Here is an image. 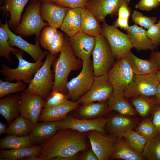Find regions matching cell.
<instances>
[{
  "instance_id": "obj_33",
  "label": "cell",
  "mask_w": 160,
  "mask_h": 160,
  "mask_svg": "<svg viewBox=\"0 0 160 160\" xmlns=\"http://www.w3.org/2000/svg\"><path fill=\"white\" fill-rule=\"evenodd\" d=\"M107 102H95L82 105L78 114L79 116L85 118H93L98 117L108 111Z\"/></svg>"
},
{
  "instance_id": "obj_14",
  "label": "cell",
  "mask_w": 160,
  "mask_h": 160,
  "mask_svg": "<svg viewBox=\"0 0 160 160\" xmlns=\"http://www.w3.org/2000/svg\"><path fill=\"white\" fill-rule=\"evenodd\" d=\"M45 101V100L37 94L23 92L20 94L19 113L36 124L39 121Z\"/></svg>"
},
{
  "instance_id": "obj_18",
  "label": "cell",
  "mask_w": 160,
  "mask_h": 160,
  "mask_svg": "<svg viewBox=\"0 0 160 160\" xmlns=\"http://www.w3.org/2000/svg\"><path fill=\"white\" fill-rule=\"evenodd\" d=\"M69 8L48 2H41L40 12L42 19L49 26L60 28L65 14Z\"/></svg>"
},
{
  "instance_id": "obj_8",
  "label": "cell",
  "mask_w": 160,
  "mask_h": 160,
  "mask_svg": "<svg viewBox=\"0 0 160 160\" xmlns=\"http://www.w3.org/2000/svg\"><path fill=\"white\" fill-rule=\"evenodd\" d=\"M101 27V34L107 40L115 60L117 61L125 57L133 48L127 34L114 25H108L105 21Z\"/></svg>"
},
{
  "instance_id": "obj_4",
  "label": "cell",
  "mask_w": 160,
  "mask_h": 160,
  "mask_svg": "<svg viewBox=\"0 0 160 160\" xmlns=\"http://www.w3.org/2000/svg\"><path fill=\"white\" fill-rule=\"evenodd\" d=\"M17 58L19 64L17 68H11L6 65L2 64L1 73L5 77L6 81L12 82L14 80L17 81H22L28 85L33 78V76L44 64L42 60L45 56L41 57L35 63L29 62L23 58V52L21 50L17 52H12Z\"/></svg>"
},
{
  "instance_id": "obj_34",
  "label": "cell",
  "mask_w": 160,
  "mask_h": 160,
  "mask_svg": "<svg viewBox=\"0 0 160 160\" xmlns=\"http://www.w3.org/2000/svg\"><path fill=\"white\" fill-rule=\"evenodd\" d=\"M33 145L28 135L19 136L8 135L0 140V148L3 149L28 147Z\"/></svg>"
},
{
  "instance_id": "obj_47",
  "label": "cell",
  "mask_w": 160,
  "mask_h": 160,
  "mask_svg": "<svg viewBox=\"0 0 160 160\" xmlns=\"http://www.w3.org/2000/svg\"><path fill=\"white\" fill-rule=\"evenodd\" d=\"M129 3H125L122 5L118 12V17L128 20L130 15L131 10L129 7Z\"/></svg>"
},
{
  "instance_id": "obj_35",
  "label": "cell",
  "mask_w": 160,
  "mask_h": 160,
  "mask_svg": "<svg viewBox=\"0 0 160 160\" xmlns=\"http://www.w3.org/2000/svg\"><path fill=\"white\" fill-rule=\"evenodd\" d=\"M123 137L126 142L134 151L142 154L147 140L136 131L132 129L121 133L120 137Z\"/></svg>"
},
{
  "instance_id": "obj_27",
  "label": "cell",
  "mask_w": 160,
  "mask_h": 160,
  "mask_svg": "<svg viewBox=\"0 0 160 160\" xmlns=\"http://www.w3.org/2000/svg\"><path fill=\"white\" fill-rule=\"evenodd\" d=\"M81 15L79 31L95 37L101 34L102 27L100 22L85 7L81 9Z\"/></svg>"
},
{
  "instance_id": "obj_54",
  "label": "cell",
  "mask_w": 160,
  "mask_h": 160,
  "mask_svg": "<svg viewBox=\"0 0 160 160\" xmlns=\"http://www.w3.org/2000/svg\"><path fill=\"white\" fill-rule=\"evenodd\" d=\"M155 96L158 99L160 103V83L159 84L157 87Z\"/></svg>"
},
{
  "instance_id": "obj_7",
  "label": "cell",
  "mask_w": 160,
  "mask_h": 160,
  "mask_svg": "<svg viewBox=\"0 0 160 160\" xmlns=\"http://www.w3.org/2000/svg\"><path fill=\"white\" fill-rule=\"evenodd\" d=\"M92 55L95 76L107 74L116 63L110 45L102 34L96 37L95 44Z\"/></svg>"
},
{
  "instance_id": "obj_49",
  "label": "cell",
  "mask_w": 160,
  "mask_h": 160,
  "mask_svg": "<svg viewBox=\"0 0 160 160\" xmlns=\"http://www.w3.org/2000/svg\"><path fill=\"white\" fill-rule=\"evenodd\" d=\"M149 60L156 65L158 70L160 71V51H152Z\"/></svg>"
},
{
  "instance_id": "obj_11",
  "label": "cell",
  "mask_w": 160,
  "mask_h": 160,
  "mask_svg": "<svg viewBox=\"0 0 160 160\" xmlns=\"http://www.w3.org/2000/svg\"><path fill=\"white\" fill-rule=\"evenodd\" d=\"M113 86L107 74L95 76L90 89L76 101L83 105L96 101H105L111 96Z\"/></svg>"
},
{
  "instance_id": "obj_1",
  "label": "cell",
  "mask_w": 160,
  "mask_h": 160,
  "mask_svg": "<svg viewBox=\"0 0 160 160\" xmlns=\"http://www.w3.org/2000/svg\"><path fill=\"white\" fill-rule=\"evenodd\" d=\"M87 135V132L71 129L59 130L41 144V152L39 156L42 160L75 159L78 153L89 147L86 138Z\"/></svg>"
},
{
  "instance_id": "obj_55",
  "label": "cell",
  "mask_w": 160,
  "mask_h": 160,
  "mask_svg": "<svg viewBox=\"0 0 160 160\" xmlns=\"http://www.w3.org/2000/svg\"><path fill=\"white\" fill-rule=\"evenodd\" d=\"M31 1H40L41 2H51L52 3H54L55 1H56L57 0H31Z\"/></svg>"
},
{
  "instance_id": "obj_2",
  "label": "cell",
  "mask_w": 160,
  "mask_h": 160,
  "mask_svg": "<svg viewBox=\"0 0 160 160\" xmlns=\"http://www.w3.org/2000/svg\"><path fill=\"white\" fill-rule=\"evenodd\" d=\"M80 60L77 58L70 44L68 39L65 37L59 57L54 63V84L51 92H63L70 73L82 67V61Z\"/></svg>"
},
{
  "instance_id": "obj_5",
  "label": "cell",
  "mask_w": 160,
  "mask_h": 160,
  "mask_svg": "<svg viewBox=\"0 0 160 160\" xmlns=\"http://www.w3.org/2000/svg\"><path fill=\"white\" fill-rule=\"evenodd\" d=\"M41 4L40 1H32L26 9L21 21L14 29L15 34L23 37L35 35L39 38L41 30L49 25L41 16Z\"/></svg>"
},
{
  "instance_id": "obj_58",
  "label": "cell",
  "mask_w": 160,
  "mask_h": 160,
  "mask_svg": "<svg viewBox=\"0 0 160 160\" xmlns=\"http://www.w3.org/2000/svg\"><path fill=\"white\" fill-rule=\"evenodd\" d=\"M157 0L159 2V3L160 4V0Z\"/></svg>"
},
{
  "instance_id": "obj_42",
  "label": "cell",
  "mask_w": 160,
  "mask_h": 160,
  "mask_svg": "<svg viewBox=\"0 0 160 160\" xmlns=\"http://www.w3.org/2000/svg\"><path fill=\"white\" fill-rule=\"evenodd\" d=\"M132 20L136 25L148 29L157 22V18L144 15L140 12L134 10L132 15Z\"/></svg>"
},
{
  "instance_id": "obj_20",
  "label": "cell",
  "mask_w": 160,
  "mask_h": 160,
  "mask_svg": "<svg viewBox=\"0 0 160 160\" xmlns=\"http://www.w3.org/2000/svg\"><path fill=\"white\" fill-rule=\"evenodd\" d=\"M126 31L133 47L137 50L149 49L153 51L156 48L147 36L146 30L136 24L129 26Z\"/></svg>"
},
{
  "instance_id": "obj_39",
  "label": "cell",
  "mask_w": 160,
  "mask_h": 160,
  "mask_svg": "<svg viewBox=\"0 0 160 160\" xmlns=\"http://www.w3.org/2000/svg\"><path fill=\"white\" fill-rule=\"evenodd\" d=\"M136 131L145 137L148 141L159 135L154 126L152 120L147 118L142 121L136 129Z\"/></svg>"
},
{
  "instance_id": "obj_6",
  "label": "cell",
  "mask_w": 160,
  "mask_h": 160,
  "mask_svg": "<svg viewBox=\"0 0 160 160\" xmlns=\"http://www.w3.org/2000/svg\"><path fill=\"white\" fill-rule=\"evenodd\" d=\"M82 68L79 74L67 82L65 86L68 99L73 101H77L90 89L95 77L90 59L82 61Z\"/></svg>"
},
{
  "instance_id": "obj_41",
  "label": "cell",
  "mask_w": 160,
  "mask_h": 160,
  "mask_svg": "<svg viewBox=\"0 0 160 160\" xmlns=\"http://www.w3.org/2000/svg\"><path fill=\"white\" fill-rule=\"evenodd\" d=\"M68 100L67 94L60 92H50L45 100L43 108H48L59 105Z\"/></svg>"
},
{
  "instance_id": "obj_53",
  "label": "cell",
  "mask_w": 160,
  "mask_h": 160,
  "mask_svg": "<svg viewBox=\"0 0 160 160\" xmlns=\"http://www.w3.org/2000/svg\"><path fill=\"white\" fill-rule=\"evenodd\" d=\"M21 160H42L39 156H31L24 157Z\"/></svg>"
},
{
  "instance_id": "obj_50",
  "label": "cell",
  "mask_w": 160,
  "mask_h": 160,
  "mask_svg": "<svg viewBox=\"0 0 160 160\" xmlns=\"http://www.w3.org/2000/svg\"><path fill=\"white\" fill-rule=\"evenodd\" d=\"M128 20L118 17L113 24V25L117 28L119 27L126 31L128 29L129 26L128 24Z\"/></svg>"
},
{
  "instance_id": "obj_22",
  "label": "cell",
  "mask_w": 160,
  "mask_h": 160,
  "mask_svg": "<svg viewBox=\"0 0 160 160\" xmlns=\"http://www.w3.org/2000/svg\"><path fill=\"white\" fill-rule=\"evenodd\" d=\"M136 121L128 116L120 114L108 119L107 128L112 136L120 137V134L132 129L136 125Z\"/></svg>"
},
{
  "instance_id": "obj_31",
  "label": "cell",
  "mask_w": 160,
  "mask_h": 160,
  "mask_svg": "<svg viewBox=\"0 0 160 160\" xmlns=\"http://www.w3.org/2000/svg\"><path fill=\"white\" fill-rule=\"evenodd\" d=\"M124 96H111L108 100V111H115L120 114L135 116V111Z\"/></svg>"
},
{
  "instance_id": "obj_15",
  "label": "cell",
  "mask_w": 160,
  "mask_h": 160,
  "mask_svg": "<svg viewBox=\"0 0 160 160\" xmlns=\"http://www.w3.org/2000/svg\"><path fill=\"white\" fill-rule=\"evenodd\" d=\"M130 0H88L85 7L100 22L105 21L108 15L113 16L118 12L121 6Z\"/></svg>"
},
{
  "instance_id": "obj_37",
  "label": "cell",
  "mask_w": 160,
  "mask_h": 160,
  "mask_svg": "<svg viewBox=\"0 0 160 160\" xmlns=\"http://www.w3.org/2000/svg\"><path fill=\"white\" fill-rule=\"evenodd\" d=\"M8 36L4 24H1L0 26V56L5 58L11 62L10 53L17 52L20 50L11 46L8 42Z\"/></svg>"
},
{
  "instance_id": "obj_43",
  "label": "cell",
  "mask_w": 160,
  "mask_h": 160,
  "mask_svg": "<svg viewBox=\"0 0 160 160\" xmlns=\"http://www.w3.org/2000/svg\"><path fill=\"white\" fill-rule=\"evenodd\" d=\"M64 40L65 37L63 33L57 30L48 52L52 55H56L60 52L63 46Z\"/></svg>"
},
{
  "instance_id": "obj_38",
  "label": "cell",
  "mask_w": 160,
  "mask_h": 160,
  "mask_svg": "<svg viewBox=\"0 0 160 160\" xmlns=\"http://www.w3.org/2000/svg\"><path fill=\"white\" fill-rule=\"evenodd\" d=\"M26 85L22 81L11 83L0 80V98H2L10 94L25 91Z\"/></svg>"
},
{
  "instance_id": "obj_29",
  "label": "cell",
  "mask_w": 160,
  "mask_h": 160,
  "mask_svg": "<svg viewBox=\"0 0 160 160\" xmlns=\"http://www.w3.org/2000/svg\"><path fill=\"white\" fill-rule=\"evenodd\" d=\"M41 150V146H32L10 150H2L0 151V160H21L31 156H39Z\"/></svg>"
},
{
  "instance_id": "obj_52",
  "label": "cell",
  "mask_w": 160,
  "mask_h": 160,
  "mask_svg": "<svg viewBox=\"0 0 160 160\" xmlns=\"http://www.w3.org/2000/svg\"><path fill=\"white\" fill-rule=\"evenodd\" d=\"M7 129L5 124L1 122H0V135L6 133Z\"/></svg>"
},
{
  "instance_id": "obj_44",
  "label": "cell",
  "mask_w": 160,
  "mask_h": 160,
  "mask_svg": "<svg viewBox=\"0 0 160 160\" xmlns=\"http://www.w3.org/2000/svg\"><path fill=\"white\" fill-rule=\"evenodd\" d=\"M146 34L156 48L160 44V29L158 23L148 29L146 31Z\"/></svg>"
},
{
  "instance_id": "obj_3",
  "label": "cell",
  "mask_w": 160,
  "mask_h": 160,
  "mask_svg": "<svg viewBox=\"0 0 160 160\" xmlns=\"http://www.w3.org/2000/svg\"><path fill=\"white\" fill-rule=\"evenodd\" d=\"M56 57V55L47 52L44 64L35 74L25 92L35 94L45 100L54 85V75L51 68Z\"/></svg>"
},
{
  "instance_id": "obj_9",
  "label": "cell",
  "mask_w": 160,
  "mask_h": 160,
  "mask_svg": "<svg viewBox=\"0 0 160 160\" xmlns=\"http://www.w3.org/2000/svg\"><path fill=\"white\" fill-rule=\"evenodd\" d=\"M160 83L157 71L144 75L134 74L124 96L128 99L142 95L155 96Z\"/></svg>"
},
{
  "instance_id": "obj_19",
  "label": "cell",
  "mask_w": 160,
  "mask_h": 160,
  "mask_svg": "<svg viewBox=\"0 0 160 160\" xmlns=\"http://www.w3.org/2000/svg\"><path fill=\"white\" fill-rule=\"evenodd\" d=\"M77 101L67 100L63 103L52 107L43 108L39 118L40 121H56L66 116L70 112L79 108Z\"/></svg>"
},
{
  "instance_id": "obj_48",
  "label": "cell",
  "mask_w": 160,
  "mask_h": 160,
  "mask_svg": "<svg viewBox=\"0 0 160 160\" xmlns=\"http://www.w3.org/2000/svg\"><path fill=\"white\" fill-rule=\"evenodd\" d=\"M152 121L157 131L160 136V106L153 113Z\"/></svg>"
},
{
  "instance_id": "obj_10",
  "label": "cell",
  "mask_w": 160,
  "mask_h": 160,
  "mask_svg": "<svg viewBox=\"0 0 160 160\" xmlns=\"http://www.w3.org/2000/svg\"><path fill=\"white\" fill-rule=\"evenodd\" d=\"M134 73L125 57L117 60L107 75L112 84V95L124 96Z\"/></svg>"
},
{
  "instance_id": "obj_17",
  "label": "cell",
  "mask_w": 160,
  "mask_h": 160,
  "mask_svg": "<svg viewBox=\"0 0 160 160\" xmlns=\"http://www.w3.org/2000/svg\"><path fill=\"white\" fill-rule=\"evenodd\" d=\"M4 25L8 36V42L12 47L15 46L25 51L36 62L41 57L46 55L47 52L43 51L41 48L39 39H35V44L29 43L22 38L20 35L13 33L10 29L7 21Z\"/></svg>"
},
{
  "instance_id": "obj_36",
  "label": "cell",
  "mask_w": 160,
  "mask_h": 160,
  "mask_svg": "<svg viewBox=\"0 0 160 160\" xmlns=\"http://www.w3.org/2000/svg\"><path fill=\"white\" fill-rule=\"evenodd\" d=\"M148 160H160V136L147 141L142 153Z\"/></svg>"
},
{
  "instance_id": "obj_57",
  "label": "cell",
  "mask_w": 160,
  "mask_h": 160,
  "mask_svg": "<svg viewBox=\"0 0 160 160\" xmlns=\"http://www.w3.org/2000/svg\"><path fill=\"white\" fill-rule=\"evenodd\" d=\"M158 25H159V28H160V19L159 21V22H158Z\"/></svg>"
},
{
  "instance_id": "obj_12",
  "label": "cell",
  "mask_w": 160,
  "mask_h": 160,
  "mask_svg": "<svg viewBox=\"0 0 160 160\" xmlns=\"http://www.w3.org/2000/svg\"><path fill=\"white\" fill-rule=\"evenodd\" d=\"M107 121L108 119L105 118L80 119L68 116L55 122L57 130L71 129L81 132H87L95 130L104 135L105 133L104 128Z\"/></svg>"
},
{
  "instance_id": "obj_45",
  "label": "cell",
  "mask_w": 160,
  "mask_h": 160,
  "mask_svg": "<svg viewBox=\"0 0 160 160\" xmlns=\"http://www.w3.org/2000/svg\"><path fill=\"white\" fill-rule=\"evenodd\" d=\"M88 0H57L54 3L70 9L84 7Z\"/></svg>"
},
{
  "instance_id": "obj_51",
  "label": "cell",
  "mask_w": 160,
  "mask_h": 160,
  "mask_svg": "<svg viewBox=\"0 0 160 160\" xmlns=\"http://www.w3.org/2000/svg\"><path fill=\"white\" fill-rule=\"evenodd\" d=\"M80 159L82 160H99L92 148L86 152Z\"/></svg>"
},
{
  "instance_id": "obj_32",
  "label": "cell",
  "mask_w": 160,
  "mask_h": 160,
  "mask_svg": "<svg viewBox=\"0 0 160 160\" xmlns=\"http://www.w3.org/2000/svg\"><path fill=\"white\" fill-rule=\"evenodd\" d=\"M126 160H144L146 159L142 154L133 150L125 141H119L115 145L110 158Z\"/></svg>"
},
{
  "instance_id": "obj_46",
  "label": "cell",
  "mask_w": 160,
  "mask_h": 160,
  "mask_svg": "<svg viewBox=\"0 0 160 160\" xmlns=\"http://www.w3.org/2000/svg\"><path fill=\"white\" fill-rule=\"evenodd\" d=\"M160 5L157 0H140L135 5L136 9L143 10L151 11L156 9Z\"/></svg>"
},
{
  "instance_id": "obj_26",
  "label": "cell",
  "mask_w": 160,
  "mask_h": 160,
  "mask_svg": "<svg viewBox=\"0 0 160 160\" xmlns=\"http://www.w3.org/2000/svg\"><path fill=\"white\" fill-rule=\"evenodd\" d=\"M125 58L134 74L146 75L158 71L156 66L153 63L149 60H144L138 57L131 50Z\"/></svg>"
},
{
  "instance_id": "obj_13",
  "label": "cell",
  "mask_w": 160,
  "mask_h": 160,
  "mask_svg": "<svg viewBox=\"0 0 160 160\" xmlns=\"http://www.w3.org/2000/svg\"><path fill=\"white\" fill-rule=\"evenodd\" d=\"M91 148L99 160H108L112 154L115 143L118 139L115 137L104 136L95 130L87 132Z\"/></svg>"
},
{
  "instance_id": "obj_24",
  "label": "cell",
  "mask_w": 160,
  "mask_h": 160,
  "mask_svg": "<svg viewBox=\"0 0 160 160\" xmlns=\"http://www.w3.org/2000/svg\"><path fill=\"white\" fill-rule=\"evenodd\" d=\"M131 103L140 116H147L159 106L160 103L156 96H140L130 98Z\"/></svg>"
},
{
  "instance_id": "obj_21",
  "label": "cell",
  "mask_w": 160,
  "mask_h": 160,
  "mask_svg": "<svg viewBox=\"0 0 160 160\" xmlns=\"http://www.w3.org/2000/svg\"><path fill=\"white\" fill-rule=\"evenodd\" d=\"M20 94L8 95L0 100V114L9 124L19 116Z\"/></svg>"
},
{
  "instance_id": "obj_30",
  "label": "cell",
  "mask_w": 160,
  "mask_h": 160,
  "mask_svg": "<svg viewBox=\"0 0 160 160\" xmlns=\"http://www.w3.org/2000/svg\"><path fill=\"white\" fill-rule=\"evenodd\" d=\"M35 125L31 120L20 115L9 124L6 133L9 135L27 136L32 131Z\"/></svg>"
},
{
  "instance_id": "obj_28",
  "label": "cell",
  "mask_w": 160,
  "mask_h": 160,
  "mask_svg": "<svg viewBox=\"0 0 160 160\" xmlns=\"http://www.w3.org/2000/svg\"><path fill=\"white\" fill-rule=\"evenodd\" d=\"M29 0H4V5L2 9L5 12H9L8 24L12 28L14 29L20 23L22 13Z\"/></svg>"
},
{
  "instance_id": "obj_25",
  "label": "cell",
  "mask_w": 160,
  "mask_h": 160,
  "mask_svg": "<svg viewBox=\"0 0 160 160\" xmlns=\"http://www.w3.org/2000/svg\"><path fill=\"white\" fill-rule=\"evenodd\" d=\"M82 8L70 9L65 14L60 28L69 37L80 31Z\"/></svg>"
},
{
  "instance_id": "obj_16",
  "label": "cell",
  "mask_w": 160,
  "mask_h": 160,
  "mask_svg": "<svg viewBox=\"0 0 160 160\" xmlns=\"http://www.w3.org/2000/svg\"><path fill=\"white\" fill-rule=\"evenodd\" d=\"M75 56L83 60H89L92 54L96 43V37L79 31L68 39Z\"/></svg>"
},
{
  "instance_id": "obj_40",
  "label": "cell",
  "mask_w": 160,
  "mask_h": 160,
  "mask_svg": "<svg viewBox=\"0 0 160 160\" xmlns=\"http://www.w3.org/2000/svg\"><path fill=\"white\" fill-rule=\"evenodd\" d=\"M57 29L52 26H46L42 29L39 39L41 46L48 51L53 42Z\"/></svg>"
},
{
  "instance_id": "obj_56",
  "label": "cell",
  "mask_w": 160,
  "mask_h": 160,
  "mask_svg": "<svg viewBox=\"0 0 160 160\" xmlns=\"http://www.w3.org/2000/svg\"><path fill=\"white\" fill-rule=\"evenodd\" d=\"M157 75L159 78V79L160 81V71L158 70L157 71Z\"/></svg>"
},
{
  "instance_id": "obj_23",
  "label": "cell",
  "mask_w": 160,
  "mask_h": 160,
  "mask_svg": "<svg viewBox=\"0 0 160 160\" xmlns=\"http://www.w3.org/2000/svg\"><path fill=\"white\" fill-rule=\"evenodd\" d=\"M57 131L55 121H42L35 124L28 136L33 145L43 143Z\"/></svg>"
}]
</instances>
